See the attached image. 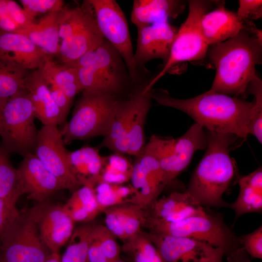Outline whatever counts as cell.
<instances>
[{
    "label": "cell",
    "instance_id": "1",
    "mask_svg": "<svg viewBox=\"0 0 262 262\" xmlns=\"http://www.w3.org/2000/svg\"><path fill=\"white\" fill-rule=\"evenodd\" d=\"M206 56L216 71L210 89L245 99L249 84L259 77L256 66L262 63V30L249 21L235 36L209 46Z\"/></svg>",
    "mask_w": 262,
    "mask_h": 262
},
{
    "label": "cell",
    "instance_id": "2",
    "mask_svg": "<svg viewBox=\"0 0 262 262\" xmlns=\"http://www.w3.org/2000/svg\"><path fill=\"white\" fill-rule=\"evenodd\" d=\"M152 98L159 105L171 107L187 114L206 130L229 133L246 139L254 100L248 101L211 89L196 97L179 99L167 91L152 89Z\"/></svg>",
    "mask_w": 262,
    "mask_h": 262
},
{
    "label": "cell",
    "instance_id": "3",
    "mask_svg": "<svg viewBox=\"0 0 262 262\" xmlns=\"http://www.w3.org/2000/svg\"><path fill=\"white\" fill-rule=\"evenodd\" d=\"M206 131V151L194 170L185 191L202 207L230 208V203L225 201L223 196L236 172L229 152L238 138L232 134Z\"/></svg>",
    "mask_w": 262,
    "mask_h": 262
},
{
    "label": "cell",
    "instance_id": "4",
    "mask_svg": "<svg viewBox=\"0 0 262 262\" xmlns=\"http://www.w3.org/2000/svg\"><path fill=\"white\" fill-rule=\"evenodd\" d=\"M149 231L184 237L206 243L222 250L226 257L241 246L237 236L226 223L221 213L200 212L175 222H163L148 216L146 225Z\"/></svg>",
    "mask_w": 262,
    "mask_h": 262
},
{
    "label": "cell",
    "instance_id": "5",
    "mask_svg": "<svg viewBox=\"0 0 262 262\" xmlns=\"http://www.w3.org/2000/svg\"><path fill=\"white\" fill-rule=\"evenodd\" d=\"M118 98L103 92L82 91L70 119L60 130L65 144L105 136L113 121Z\"/></svg>",
    "mask_w": 262,
    "mask_h": 262
},
{
    "label": "cell",
    "instance_id": "6",
    "mask_svg": "<svg viewBox=\"0 0 262 262\" xmlns=\"http://www.w3.org/2000/svg\"><path fill=\"white\" fill-rule=\"evenodd\" d=\"M32 102L25 90L10 98L0 108V146L8 154L34 153L38 131Z\"/></svg>",
    "mask_w": 262,
    "mask_h": 262
},
{
    "label": "cell",
    "instance_id": "7",
    "mask_svg": "<svg viewBox=\"0 0 262 262\" xmlns=\"http://www.w3.org/2000/svg\"><path fill=\"white\" fill-rule=\"evenodd\" d=\"M188 16L178 30L172 44L168 60L162 70L147 84V90L164 77L177 64L184 62L203 60L209 48L200 31V21L202 16L209 12L215 1L190 0L187 1Z\"/></svg>",
    "mask_w": 262,
    "mask_h": 262
},
{
    "label": "cell",
    "instance_id": "8",
    "mask_svg": "<svg viewBox=\"0 0 262 262\" xmlns=\"http://www.w3.org/2000/svg\"><path fill=\"white\" fill-rule=\"evenodd\" d=\"M50 253L29 210L20 212L0 239V262H45Z\"/></svg>",
    "mask_w": 262,
    "mask_h": 262
},
{
    "label": "cell",
    "instance_id": "9",
    "mask_svg": "<svg viewBox=\"0 0 262 262\" xmlns=\"http://www.w3.org/2000/svg\"><path fill=\"white\" fill-rule=\"evenodd\" d=\"M87 1L92 7L102 35L123 58L131 82H139V71L134 62L129 29L121 7L114 0Z\"/></svg>",
    "mask_w": 262,
    "mask_h": 262
},
{
    "label": "cell",
    "instance_id": "10",
    "mask_svg": "<svg viewBox=\"0 0 262 262\" xmlns=\"http://www.w3.org/2000/svg\"><path fill=\"white\" fill-rule=\"evenodd\" d=\"M65 144L57 126L43 125L38 131L34 154L64 190L73 193L82 185L70 169Z\"/></svg>",
    "mask_w": 262,
    "mask_h": 262
},
{
    "label": "cell",
    "instance_id": "11",
    "mask_svg": "<svg viewBox=\"0 0 262 262\" xmlns=\"http://www.w3.org/2000/svg\"><path fill=\"white\" fill-rule=\"evenodd\" d=\"M166 262H224V252L193 239L145 232Z\"/></svg>",
    "mask_w": 262,
    "mask_h": 262
},
{
    "label": "cell",
    "instance_id": "12",
    "mask_svg": "<svg viewBox=\"0 0 262 262\" xmlns=\"http://www.w3.org/2000/svg\"><path fill=\"white\" fill-rule=\"evenodd\" d=\"M168 140L160 158L167 184L188 166L196 151L206 149L208 134L202 126L195 123L180 137Z\"/></svg>",
    "mask_w": 262,
    "mask_h": 262
},
{
    "label": "cell",
    "instance_id": "13",
    "mask_svg": "<svg viewBox=\"0 0 262 262\" xmlns=\"http://www.w3.org/2000/svg\"><path fill=\"white\" fill-rule=\"evenodd\" d=\"M38 227L40 238L50 253H59L75 229V222L63 205L48 201L29 210Z\"/></svg>",
    "mask_w": 262,
    "mask_h": 262
},
{
    "label": "cell",
    "instance_id": "14",
    "mask_svg": "<svg viewBox=\"0 0 262 262\" xmlns=\"http://www.w3.org/2000/svg\"><path fill=\"white\" fill-rule=\"evenodd\" d=\"M136 49L134 60L138 70L148 61L160 59L164 65L178 30L164 20L137 29Z\"/></svg>",
    "mask_w": 262,
    "mask_h": 262
},
{
    "label": "cell",
    "instance_id": "15",
    "mask_svg": "<svg viewBox=\"0 0 262 262\" xmlns=\"http://www.w3.org/2000/svg\"><path fill=\"white\" fill-rule=\"evenodd\" d=\"M23 158L17 169L22 195L42 203L56 193L64 190L59 180L43 165L34 153Z\"/></svg>",
    "mask_w": 262,
    "mask_h": 262
},
{
    "label": "cell",
    "instance_id": "16",
    "mask_svg": "<svg viewBox=\"0 0 262 262\" xmlns=\"http://www.w3.org/2000/svg\"><path fill=\"white\" fill-rule=\"evenodd\" d=\"M49 56H51L26 36L0 31V59L15 63L27 71H33L40 69Z\"/></svg>",
    "mask_w": 262,
    "mask_h": 262
},
{
    "label": "cell",
    "instance_id": "17",
    "mask_svg": "<svg viewBox=\"0 0 262 262\" xmlns=\"http://www.w3.org/2000/svg\"><path fill=\"white\" fill-rule=\"evenodd\" d=\"M216 1L215 9L204 14L200 21L202 35L208 46L224 42L236 35L249 21H242L236 14Z\"/></svg>",
    "mask_w": 262,
    "mask_h": 262
},
{
    "label": "cell",
    "instance_id": "18",
    "mask_svg": "<svg viewBox=\"0 0 262 262\" xmlns=\"http://www.w3.org/2000/svg\"><path fill=\"white\" fill-rule=\"evenodd\" d=\"M139 85L129 97L130 108L128 128V154L139 156L145 148L144 128L151 108L152 89L147 90Z\"/></svg>",
    "mask_w": 262,
    "mask_h": 262
},
{
    "label": "cell",
    "instance_id": "19",
    "mask_svg": "<svg viewBox=\"0 0 262 262\" xmlns=\"http://www.w3.org/2000/svg\"><path fill=\"white\" fill-rule=\"evenodd\" d=\"M24 87L32 102L35 117L43 125L57 126L65 123L66 119L54 102L40 69L27 74Z\"/></svg>",
    "mask_w": 262,
    "mask_h": 262
},
{
    "label": "cell",
    "instance_id": "20",
    "mask_svg": "<svg viewBox=\"0 0 262 262\" xmlns=\"http://www.w3.org/2000/svg\"><path fill=\"white\" fill-rule=\"evenodd\" d=\"M84 2L82 16L65 53L60 58L63 64L75 62L83 54L96 49L105 40L98 27L92 7L87 0Z\"/></svg>",
    "mask_w": 262,
    "mask_h": 262
},
{
    "label": "cell",
    "instance_id": "21",
    "mask_svg": "<svg viewBox=\"0 0 262 262\" xmlns=\"http://www.w3.org/2000/svg\"><path fill=\"white\" fill-rule=\"evenodd\" d=\"M105 226L118 239L123 241L142 231L148 216L147 210L130 202L105 209Z\"/></svg>",
    "mask_w": 262,
    "mask_h": 262
},
{
    "label": "cell",
    "instance_id": "22",
    "mask_svg": "<svg viewBox=\"0 0 262 262\" xmlns=\"http://www.w3.org/2000/svg\"><path fill=\"white\" fill-rule=\"evenodd\" d=\"M204 209L186 192H173L158 198L147 210L148 216L163 222H175L196 214Z\"/></svg>",
    "mask_w": 262,
    "mask_h": 262
},
{
    "label": "cell",
    "instance_id": "23",
    "mask_svg": "<svg viewBox=\"0 0 262 262\" xmlns=\"http://www.w3.org/2000/svg\"><path fill=\"white\" fill-rule=\"evenodd\" d=\"M185 8V3L179 0H135L131 20L139 29L176 18Z\"/></svg>",
    "mask_w": 262,
    "mask_h": 262
},
{
    "label": "cell",
    "instance_id": "24",
    "mask_svg": "<svg viewBox=\"0 0 262 262\" xmlns=\"http://www.w3.org/2000/svg\"><path fill=\"white\" fill-rule=\"evenodd\" d=\"M106 157H102L96 147H83L68 152L70 169L82 185L94 187L100 183V174Z\"/></svg>",
    "mask_w": 262,
    "mask_h": 262
},
{
    "label": "cell",
    "instance_id": "25",
    "mask_svg": "<svg viewBox=\"0 0 262 262\" xmlns=\"http://www.w3.org/2000/svg\"><path fill=\"white\" fill-rule=\"evenodd\" d=\"M239 195L230 209L235 213L234 223L243 215L262 213V168L241 177L238 181Z\"/></svg>",
    "mask_w": 262,
    "mask_h": 262
},
{
    "label": "cell",
    "instance_id": "26",
    "mask_svg": "<svg viewBox=\"0 0 262 262\" xmlns=\"http://www.w3.org/2000/svg\"><path fill=\"white\" fill-rule=\"evenodd\" d=\"M59 12L46 14L38 22L35 21L30 27L20 29L16 33L26 36L49 55H58L60 45L58 24Z\"/></svg>",
    "mask_w": 262,
    "mask_h": 262
},
{
    "label": "cell",
    "instance_id": "27",
    "mask_svg": "<svg viewBox=\"0 0 262 262\" xmlns=\"http://www.w3.org/2000/svg\"><path fill=\"white\" fill-rule=\"evenodd\" d=\"M96 53L97 67L121 93L131 82L121 56L106 40L96 49Z\"/></svg>",
    "mask_w": 262,
    "mask_h": 262
},
{
    "label": "cell",
    "instance_id": "28",
    "mask_svg": "<svg viewBox=\"0 0 262 262\" xmlns=\"http://www.w3.org/2000/svg\"><path fill=\"white\" fill-rule=\"evenodd\" d=\"M130 108L129 97L117 99L113 121L100 147H106L115 154H128L127 134Z\"/></svg>",
    "mask_w": 262,
    "mask_h": 262
},
{
    "label": "cell",
    "instance_id": "29",
    "mask_svg": "<svg viewBox=\"0 0 262 262\" xmlns=\"http://www.w3.org/2000/svg\"><path fill=\"white\" fill-rule=\"evenodd\" d=\"M40 69L47 83L58 86L72 101L76 95L82 92L78 70L73 64L60 65L49 56Z\"/></svg>",
    "mask_w": 262,
    "mask_h": 262
},
{
    "label": "cell",
    "instance_id": "30",
    "mask_svg": "<svg viewBox=\"0 0 262 262\" xmlns=\"http://www.w3.org/2000/svg\"><path fill=\"white\" fill-rule=\"evenodd\" d=\"M94 187L82 185L72 193L64 208L75 222H87L93 220L103 210L96 197Z\"/></svg>",
    "mask_w": 262,
    "mask_h": 262
},
{
    "label": "cell",
    "instance_id": "31",
    "mask_svg": "<svg viewBox=\"0 0 262 262\" xmlns=\"http://www.w3.org/2000/svg\"><path fill=\"white\" fill-rule=\"evenodd\" d=\"M121 248V253L132 262H166L145 231H141L123 241Z\"/></svg>",
    "mask_w": 262,
    "mask_h": 262
},
{
    "label": "cell",
    "instance_id": "32",
    "mask_svg": "<svg viewBox=\"0 0 262 262\" xmlns=\"http://www.w3.org/2000/svg\"><path fill=\"white\" fill-rule=\"evenodd\" d=\"M27 70L0 59V108L11 97L25 90Z\"/></svg>",
    "mask_w": 262,
    "mask_h": 262
},
{
    "label": "cell",
    "instance_id": "33",
    "mask_svg": "<svg viewBox=\"0 0 262 262\" xmlns=\"http://www.w3.org/2000/svg\"><path fill=\"white\" fill-rule=\"evenodd\" d=\"M93 226L87 224L75 228L61 256V262H90L88 250Z\"/></svg>",
    "mask_w": 262,
    "mask_h": 262
},
{
    "label": "cell",
    "instance_id": "34",
    "mask_svg": "<svg viewBox=\"0 0 262 262\" xmlns=\"http://www.w3.org/2000/svg\"><path fill=\"white\" fill-rule=\"evenodd\" d=\"M89 245L97 248L108 262L121 259V246L116 241V238L105 225H93Z\"/></svg>",
    "mask_w": 262,
    "mask_h": 262
},
{
    "label": "cell",
    "instance_id": "35",
    "mask_svg": "<svg viewBox=\"0 0 262 262\" xmlns=\"http://www.w3.org/2000/svg\"><path fill=\"white\" fill-rule=\"evenodd\" d=\"M115 154L106 157L100 183L122 184L130 180L132 164L122 154Z\"/></svg>",
    "mask_w": 262,
    "mask_h": 262
},
{
    "label": "cell",
    "instance_id": "36",
    "mask_svg": "<svg viewBox=\"0 0 262 262\" xmlns=\"http://www.w3.org/2000/svg\"><path fill=\"white\" fill-rule=\"evenodd\" d=\"M97 200L103 211L109 207L128 202L137 190L122 184L101 182L94 188Z\"/></svg>",
    "mask_w": 262,
    "mask_h": 262
},
{
    "label": "cell",
    "instance_id": "37",
    "mask_svg": "<svg viewBox=\"0 0 262 262\" xmlns=\"http://www.w3.org/2000/svg\"><path fill=\"white\" fill-rule=\"evenodd\" d=\"M21 195L17 169L13 166L9 154L0 145V198Z\"/></svg>",
    "mask_w": 262,
    "mask_h": 262
},
{
    "label": "cell",
    "instance_id": "38",
    "mask_svg": "<svg viewBox=\"0 0 262 262\" xmlns=\"http://www.w3.org/2000/svg\"><path fill=\"white\" fill-rule=\"evenodd\" d=\"M254 96V104L249 120V134L253 135L261 144L262 143V82L258 77L249 84L247 96Z\"/></svg>",
    "mask_w": 262,
    "mask_h": 262
},
{
    "label": "cell",
    "instance_id": "39",
    "mask_svg": "<svg viewBox=\"0 0 262 262\" xmlns=\"http://www.w3.org/2000/svg\"><path fill=\"white\" fill-rule=\"evenodd\" d=\"M23 9L32 17H35L40 14H48L58 12L64 6L62 0H19Z\"/></svg>",
    "mask_w": 262,
    "mask_h": 262
},
{
    "label": "cell",
    "instance_id": "40",
    "mask_svg": "<svg viewBox=\"0 0 262 262\" xmlns=\"http://www.w3.org/2000/svg\"><path fill=\"white\" fill-rule=\"evenodd\" d=\"M19 196L0 198V239L13 220L20 212L16 207Z\"/></svg>",
    "mask_w": 262,
    "mask_h": 262
},
{
    "label": "cell",
    "instance_id": "41",
    "mask_svg": "<svg viewBox=\"0 0 262 262\" xmlns=\"http://www.w3.org/2000/svg\"><path fill=\"white\" fill-rule=\"evenodd\" d=\"M241 246L249 256L262 259V225L252 232L240 236Z\"/></svg>",
    "mask_w": 262,
    "mask_h": 262
},
{
    "label": "cell",
    "instance_id": "42",
    "mask_svg": "<svg viewBox=\"0 0 262 262\" xmlns=\"http://www.w3.org/2000/svg\"><path fill=\"white\" fill-rule=\"evenodd\" d=\"M236 14L242 21L260 18L262 16V0H240Z\"/></svg>",
    "mask_w": 262,
    "mask_h": 262
},
{
    "label": "cell",
    "instance_id": "43",
    "mask_svg": "<svg viewBox=\"0 0 262 262\" xmlns=\"http://www.w3.org/2000/svg\"><path fill=\"white\" fill-rule=\"evenodd\" d=\"M6 3L9 15L19 30L29 27L35 22V18L30 16L15 1L6 0Z\"/></svg>",
    "mask_w": 262,
    "mask_h": 262
},
{
    "label": "cell",
    "instance_id": "44",
    "mask_svg": "<svg viewBox=\"0 0 262 262\" xmlns=\"http://www.w3.org/2000/svg\"><path fill=\"white\" fill-rule=\"evenodd\" d=\"M47 84L54 102L66 120L72 101L58 86L53 84Z\"/></svg>",
    "mask_w": 262,
    "mask_h": 262
},
{
    "label": "cell",
    "instance_id": "45",
    "mask_svg": "<svg viewBox=\"0 0 262 262\" xmlns=\"http://www.w3.org/2000/svg\"><path fill=\"white\" fill-rule=\"evenodd\" d=\"M19 30V27L9 15L6 0H0V31L16 33Z\"/></svg>",
    "mask_w": 262,
    "mask_h": 262
},
{
    "label": "cell",
    "instance_id": "46",
    "mask_svg": "<svg viewBox=\"0 0 262 262\" xmlns=\"http://www.w3.org/2000/svg\"><path fill=\"white\" fill-rule=\"evenodd\" d=\"M226 257L228 262H250L248 254L242 246Z\"/></svg>",
    "mask_w": 262,
    "mask_h": 262
},
{
    "label": "cell",
    "instance_id": "47",
    "mask_svg": "<svg viewBox=\"0 0 262 262\" xmlns=\"http://www.w3.org/2000/svg\"><path fill=\"white\" fill-rule=\"evenodd\" d=\"M45 262H61V256L59 253H51Z\"/></svg>",
    "mask_w": 262,
    "mask_h": 262
},
{
    "label": "cell",
    "instance_id": "48",
    "mask_svg": "<svg viewBox=\"0 0 262 262\" xmlns=\"http://www.w3.org/2000/svg\"><path fill=\"white\" fill-rule=\"evenodd\" d=\"M126 262L124 261L123 260H122L121 259H119V260H116V261H113V262Z\"/></svg>",
    "mask_w": 262,
    "mask_h": 262
},
{
    "label": "cell",
    "instance_id": "49",
    "mask_svg": "<svg viewBox=\"0 0 262 262\" xmlns=\"http://www.w3.org/2000/svg\"></svg>",
    "mask_w": 262,
    "mask_h": 262
}]
</instances>
